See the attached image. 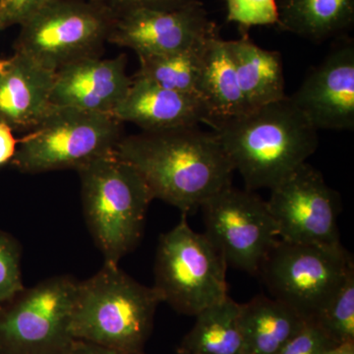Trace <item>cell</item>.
I'll use <instances>...</instances> for the list:
<instances>
[{
    "label": "cell",
    "mask_w": 354,
    "mask_h": 354,
    "mask_svg": "<svg viewBox=\"0 0 354 354\" xmlns=\"http://www.w3.org/2000/svg\"><path fill=\"white\" fill-rule=\"evenodd\" d=\"M114 20L95 0H48L20 26L14 50L57 72L79 60L101 57Z\"/></svg>",
    "instance_id": "8992f818"
},
{
    "label": "cell",
    "mask_w": 354,
    "mask_h": 354,
    "mask_svg": "<svg viewBox=\"0 0 354 354\" xmlns=\"http://www.w3.org/2000/svg\"><path fill=\"white\" fill-rule=\"evenodd\" d=\"M55 72L18 53L0 60V122L31 131L50 111Z\"/></svg>",
    "instance_id": "2e32d148"
},
{
    "label": "cell",
    "mask_w": 354,
    "mask_h": 354,
    "mask_svg": "<svg viewBox=\"0 0 354 354\" xmlns=\"http://www.w3.org/2000/svg\"><path fill=\"white\" fill-rule=\"evenodd\" d=\"M123 123L113 114L51 106L44 120L20 140L10 165L22 174L75 169L115 151Z\"/></svg>",
    "instance_id": "5b68a950"
},
{
    "label": "cell",
    "mask_w": 354,
    "mask_h": 354,
    "mask_svg": "<svg viewBox=\"0 0 354 354\" xmlns=\"http://www.w3.org/2000/svg\"><path fill=\"white\" fill-rule=\"evenodd\" d=\"M78 281L69 274L24 288L0 307V354H66Z\"/></svg>",
    "instance_id": "9c48e42d"
},
{
    "label": "cell",
    "mask_w": 354,
    "mask_h": 354,
    "mask_svg": "<svg viewBox=\"0 0 354 354\" xmlns=\"http://www.w3.org/2000/svg\"><path fill=\"white\" fill-rule=\"evenodd\" d=\"M353 267V255L342 244L324 246L279 239L258 276L272 298L308 322L316 320Z\"/></svg>",
    "instance_id": "ba28073f"
},
{
    "label": "cell",
    "mask_w": 354,
    "mask_h": 354,
    "mask_svg": "<svg viewBox=\"0 0 354 354\" xmlns=\"http://www.w3.org/2000/svg\"><path fill=\"white\" fill-rule=\"evenodd\" d=\"M227 21L239 25L242 35L255 26L278 25V0H225Z\"/></svg>",
    "instance_id": "d4e9b609"
},
{
    "label": "cell",
    "mask_w": 354,
    "mask_h": 354,
    "mask_svg": "<svg viewBox=\"0 0 354 354\" xmlns=\"http://www.w3.org/2000/svg\"><path fill=\"white\" fill-rule=\"evenodd\" d=\"M218 36L201 1L169 11L138 10L115 18L109 43L140 57L167 55L206 44Z\"/></svg>",
    "instance_id": "7c38bea8"
},
{
    "label": "cell",
    "mask_w": 354,
    "mask_h": 354,
    "mask_svg": "<svg viewBox=\"0 0 354 354\" xmlns=\"http://www.w3.org/2000/svg\"><path fill=\"white\" fill-rule=\"evenodd\" d=\"M314 321L337 346L354 342V267Z\"/></svg>",
    "instance_id": "603a6c76"
},
{
    "label": "cell",
    "mask_w": 354,
    "mask_h": 354,
    "mask_svg": "<svg viewBox=\"0 0 354 354\" xmlns=\"http://www.w3.org/2000/svg\"><path fill=\"white\" fill-rule=\"evenodd\" d=\"M205 232L227 268L258 276L279 232L267 201L230 185L202 205Z\"/></svg>",
    "instance_id": "30bf717a"
},
{
    "label": "cell",
    "mask_w": 354,
    "mask_h": 354,
    "mask_svg": "<svg viewBox=\"0 0 354 354\" xmlns=\"http://www.w3.org/2000/svg\"><path fill=\"white\" fill-rule=\"evenodd\" d=\"M267 203L281 241L341 245V196L311 165L304 162L272 188Z\"/></svg>",
    "instance_id": "8fae6325"
},
{
    "label": "cell",
    "mask_w": 354,
    "mask_h": 354,
    "mask_svg": "<svg viewBox=\"0 0 354 354\" xmlns=\"http://www.w3.org/2000/svg\"><path fill=\"white\" fill-rule=\"evenodd\" d=\"M48 0H0V30L22 25Z\"/></svg>",
    "instance_id": "83f0119b"
},
{
    "label": "cell",
    "mask_w": 354,
    "mask_h": 354,
    "mask_svg": "<svg viewBox=\"0 0 354 354\" xmlns=\"http://www.w3.org/2000/svg\"><path fill=\"white\" fill-rule=\"evenodd\" d=\"M225 48L236 72L247 113L288 97L281 53L261 48L248 35L225 41Z\"/></svg>",
    "instance_id": "e0dca14e"
},
{
    "label": "cell",
    "mask_w": 354,
    "mask_h": 354,
    "mask_svg": "<svg viewBox=\"0 0 354 354\" xmlns=\"http://www.w3.org/2000/svg\"><path fill=\"white\" fill-rule=\"evenodd\" d=\"M13 130L0 122V167L10 164L17 149L18 141L13 136Z\"/></svg>",
    "instance_id": "f1b7e54d"
},
{
    "label": "cell",
    "mask_w": 354,
    "mask_h": 354,
    "mask_svg": "<svg viewBox=\"0 0 354 354\" xmlns=\"http://www.w3.org/2000/svg\"><path fill=\"white\" fill-rule=\"evenodd\" d=\"M21 261L22 247L19 241L0 230V307L25 288Z\"/></svg>",
    "instance_id": "cb8c5ba5"
},
{
    "label": "cell",
    "mask_w": 354,
    "mask_h": 354,
    "mask_svg": "<svg viewBox=\"0 0 354 354\" xmlns=\"http://www.w3.org/2000/svg\"><path fill=\"white\" fill-rule=\"evenodd\" d=\"M306 323L297 311L272 297L257 295L239 304L245 354H278Z\"/></svg>",
    "instance_id": "ac0fdd59"
},
{
    "label": "cell",
    "mask_w": 354,
    "mask_h": 354,
    "mask_svg": "<svg viewBox=\"0 0 354 354\" xmlns=\"http://www.w3.org/2000/svg\"><path fill=\"white\" fill-rule=\"evenodd\" d=\"M121 122H130L143 131L211 125L212 116L199 95L177 92L132 77L131 87L114 111Z\"/></svg>",
    "instance_id": "9a60e30c"
},
{
    "label": "cell",
    "mask_w": 354,
    "mask_h": 354,
    "mask_svg": "<svg viewBox=\"0 0 354 354\" xmlns=\"http://www.w3.org/2000/svg\"><path fill=\"white\" fill-rule=\"evenodd\" d=\"M209 41L177 53L140 57V68L134 77L177 92L199 95L200 79Z\"/></svg>",
    "instance_id": "7402d4cb"
},
{
    "label": "cell",
    "mask_w": 354,
    "mask_h": 354,
    "mask_svg": "<svg viewBox=\"0 0 354 354\" xmlns=\"http://www.w3.org/2000/svg\"><path fill=\"white\" fill-rule=\"evenodd\" d=\"M227 269L208 237L194 232L187 216L181 215L176 227L158 239L153 288L162 302L195 317L228 297Z\"/></svg>",
    "instance_id": "52a82bcc"
},
{
    "label": "cell",
    "mask_w": 354,
    "mask_h": 354,
    "mask_svg": "<svg viewBox=\"0 0 354 354\" xmlns=\"http://www.w3.org/2000/svg\"><path fill=\"white\" fill-rule=\"evenodd\" d=\"M125 55L111 59L86 58L55 73L50 102L90 113L113 114L127 97L132 77Z\"/></svg>",
    "instance_id": "5bb4252c"
},
{
    "label": "cell",
    "mask_w": 354,
    "mask_h": 354,
    "mask_svg": "<svg viewBox=\"0 0 354 354\" xmlns=\"http://www.w3.org/2000/svg\"><path fill=\"white\" fill-rule=\"evenodd\" d=\"M177 354H181V353H177Z\"/></svg>",
    "instance_id": "1f68e13d"
},
{
    "label": "cell",
    "mask_w": 354,
    "mask_h": 354,
    "mask_svg": "<svg viewBox=\"0 0 354 354\" xmlns=\"http://www.w3.org/2000/svg\"><path fill=\"white\" fill-rule=\"evenodd\" d=\"M245 189L271 190L319 146L318 130L290 97L213 127Z\"/></svg>",
    "instance_id": "7a4b0ae2"
},
{
    "label": "cell",
    "mask_w": 354,
    "mask_h": 354,
    "mask_svg": "<svg viewBox=\"0 0 354 354\" xmlns=\"http://www.w3.org/2000/svg\"><path fill=\"white\" fill-rule=\"evenodd\" d=\"M66 354H144V353H127V351L104 348V346H97V344H90V342L74 339Z\"/></svg>",
    "instance_id": "f546056e"
},
{
    "label": "cell",
    "mask_w": 354,
    "mask_h": 354,
    "mask_svg": "<svg viewBox=\"0 0 354 354\" xmlns=\"http://www.w3.org/2000/svg\"><path fill=\"white\" fill-rule=\"evenodd\" d=\"M199 95L212 116L211 127L247 113L234 64L225 41L216 36L209 41L199 84Z\"/></svg>",
    "instance_id": "ffe728a7"
},
{
    "label": "cell",
    "mask_w": 354,
    "mask_h": 354,
    "mask_svg": "<svg viewBox=\"0 0 354 354\" xmlns=\"http://www.w3.org/2000/svg\"><path fill=\"white\" fill-rule=\"evenodd\" d=\"M160 302L153 286L135 281L120 265L104 262L94 276L78 281L70 334L76 341L143 353Z\"/></svg>",
    "instance_id": "3957f363"
},
{
    "label": "cell",
    "mask_w": 354,
    "mask_h": 354,
    "mask_svg": "<svg viewBox=\"0 0 354 354\" xmlns=\"http://www.w3.org/2000/svg\"><path fill=\"white\" fill-rule=\"evenodd\" d=\"M196 322L184 337L177 353L245 354L239 304L230 297L203 310Z\"/></svg>",
    "instance_id": "44dd1931"
},
{
    "label": "cell",
    "mask_w": 354,
    "mask_h": 354,
    "mask_svg": "<svg viewBox=\"0 0 354 354\" xmlns=\"http://www.w3.org/2000/svg\"><path fill=\"white\" fill-rule=\"evenodd\" d=\"M335 346L315 321H308L278 354H328Z\"/></svg>",
    "instance_id": "484cf974"
},
{
    "label": "cell",
    "mask_w": 354,
    "mask_h": 354,
    "mask_svg": "<svg viewBox=\"0 0 354 354\" xmlns=\"http://www.w3.org/2000/svg\"><path fill=\"white\" fill-rule=\"evenodd\" d=\"M317 130H353L354 43L344 39L288 95Z\"/></svg>",
    "instance_id": "4fadbf2b"
},
{
    "label": "cell",
    "mask_w": 354,
    "mask_h": 354,
    "mask_svg": "<svg viewBox=\"0 0 354 354\" xmlns=\"http://www.w3.org/2000/svg\"><path fill=\"white\" fill-rule=\"evenodd\" d=\"M114 18L138 10L169 11L183 8L199 0H95Z\"/></svg>",
    "instance_id": "4316f807"
},
{
    "label": "cell",
    "mask_w": 354,
    "mask_h": 354,
    "mask_svg": "<svg viewBox=\"0 0 354 354\" xmlns=\"http://www.w3.org/2000/svg\"><path fill=\"white\" fill-rule=\"evenodd\" d=\"M77 172L88 232L104 262L120 265L143 236L152 192L140 172L114 152Z\"/></svg>",
    "instance_id": "277c9868"
},
{
    "label": "cell",
    "mask_w": 354,
    "mask_h": 354,
    "mask_svg": "<svg viewBox=\"0 0 354 354\" xmlns=\"http://www.w3.org/2000/svg\"><path fill=\"white\" fill-rule=\"evenodd\" d=\"M115 155L148 184L153 199L188 216L232 185L234 169L215 132L197 127L142 131L123 136Z\"/></svg>",
    "instance_id": "6da1fadb"
},
{
    "label": "cell",
    "mask_w": 354,
    "mask_h": 354,
    "mask_svg": "<svg viewBox=\"0 0 354 354\" xmlns=\"http://www.w3.org/2000/svg\"><path fill=\"white\" fill-rule=\"evenodd\" d=\"M278 8L281 30L315 43L344 36L354 23V0H279Z\"/></svg>",
    "instance_id": "d6986e66"
},
{
    "label": "cell",
    "mask_w": 354,
    "mask_h": 354,
    "mask_svg": "<svg viewBox=\"0 0 354 354\" xmlns=\"http://www.w3.org/2000/svg\"><path fill=\"white\" fill-rule=\"evenodd\" d=\"M328 354H354V342H344L335 346Z\"/></svg>",
    "instance_id": "4dcf8cb0"
}]
</instances>
